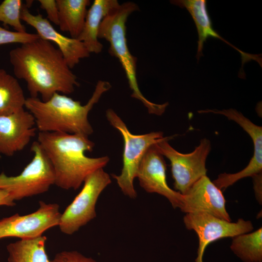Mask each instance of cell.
I'll return each instance as SVG.
<instances>
[{
	"instance_id": "1",
	"label": "cell",
	"mask_w": 262,
	"mask_h": 262,
	"mask_svg": "<svg viewBox=\"0 0 262 262\" xmlns=\"http://www.w3.org/2000/svg\"><path fill=\"white\" fill-rule=\"evenodd\" d=\"M15 77L25 81L30 97L45 101L56 93L68 95L79 86L77 76L62 53L51 42L40 37L9 52Z\"/></svg>"
},
{
	"instance_id": "2",
	"label": "cell",
	"mask_w": 262,
	"mask_h": 262,
	"mask_svg": "<svg viewBox=\"0 0 262 262\" xmlns=\"http://www.w3.org/2000/svg\"><path fill=\"white\" fill-rule=\"evenodd\" d=\"M37 141L52 165L54 184L63 189H78L88 175L103 168L109 161L107 156L91 158L85 155L95 146L86 135L39 132Z\"/></svg>"
},
{
	"instance_id": "3",
	"label": "cell",
	"mask_w": 262,
	"mask_h": 262,
	"mask_svg": "<svg viewBox=\"0 0 262 262\" xmlns=\"http://www.w3.org/2000/svg\"><path fill=\"white\" fill-rule=\"evenodd\" d=\"M111 88L107 81L99 80L94 91L84 105L66 95L56 93L47 101L38 98H26L24 107L33 116L39 132L82 134L93 132L88 114L103 93Z\"/></svg>"
},
{
	"instance_id": "4",
	"label": "cell",
	"mask_w": 262,
	"mask_h": 262,
	"mask_svg": "<svg viewBox=\"0 0 262 262\" xmlns=\"http://www.w3.org/2000/svg\"><path fill=\"white\" fill-rule=\"evenodd\" d=\"M138 10V5L133 2L120 4L102 20L98 37L109 43V53L117 58L121 64L132 91L131 97L141 101L149 114L161 115L164 112L168 103H154L143 95L136 77L137 59L131 54L127 45L126 23L129 16Z\"/></svg>"
},
{
	"instance_id": "5",
	"label": "cell",
	"mask_w": 262,
	"mask_h": 262,
	"mask_svg": "<svg viewBox=\"0 0 262 262\" xmlns=\"http://www.w3.org/2000/svg\"><path fill=\"white\" fill-rule=\"evenodd\" d=\"M106 116L110 124L117 129L124 140L123 166L120 175L112 174L122 193L131 198L137 196L133 181L137 177L141 162L152 146L165 140H170L176 135L164 137L161 131H153L144 134L131 133L117 114L111 109L106 111Z\"/></svg>"
},
{
	"instance_id": "6",
	"label": "cell",
	"mask_w": 262,
	"mask_h": 262,
	"mask_svg": "<svg viewBox=\"0 0 262 262\" xmlns=\"http://www.w3.org/2000/svg\"><path fill=\"white\" fill-rule=\"evenodd\" d=\"M31 150L33 158L19 174H0V189L8 191L14 201L45 193L54 184L52 165L37 141L32 144Z\"/></svg>"
},
{
	"instance_id": "7",
	"label": "cell",
	"mask_w": 262,
	"mask_h": 262,
	"mask_svg": "<svg viewBox=\"0 0 262 262\" xmlns=\"http://www.w3.org/2000/svg\"><path fill=\"white\" fill-rule=\"evenodd\" d=\"M83 183L80 192L61 213L58 226L66 234L74 233L96 217L98 198L111 180L103 168H99L88 175Z\"/></svg>"
},
{
	"instance_id": "8",
	"label": "cell",
	"mask_w": 262,
	"mask_h": 262,
	"mask_svg": "<svg viewBox=\"0 0 262 262\" xmlns=\"http://www.w3.org/2000/svg\"><path fill=\"white\" fill-rule=\"evenodd\" d=\"M168 140H164L155 146L170 162L174 188L184 195L196 181L206 175V161L211 149V142L203 138L193 151L184 154L172 147Z\"/></svg>"
},
{
	"instance_id": "9",
	"label": "cell",
	"mask_w": 262,
	"mask_h": 262,
	"mask_svg": "<svg viewBox=\"0 0 262 262\" xmlns=\"http://www.w3.org/2000/svg\"><path fill=\"white\" fill-rule=\"evenodd\" d=\"M183 222L188 229L194 230L198 238L197 257L195 262H203L207 246L211 243L224 238L233 237L253 229L250 221L239 218L231 222L206 213H186Z\"/></svg>"
},
{
	"instance_id": "10",
	"label": "cell",
	"mask_w": 262,
	"mask_h": 262,
	"mask_svg": "<svg viewBox=\"0 0 262 262\" xmlns=\"http://www.w3.org/2000/svg\"><path fill=\"white\" fill-rule=\"evenodd\" d=\"M39 204L38 209L33 213L25 215L16 213L0 220V239L34 238L42 235L46 230L58 226L61 216L59 205L43 201Z\"/></svg>"
},
{
	"instance_id": "11",
	"label": "cell",
	"mask_w": 262,
	"mask_h": 262,
	"mask_svg": "<svg viewBox=\"0 0 262 262\" xmlns=\"http://www.w3.org/2000/svg\"><path fill=\"white\" fill-rule=\"evenodd\" d=\"M155 145L150 147L145 154L136 178L141 187L147 192L160 194L166 197L174 208L180 209L183 204V195L168 186L166 165L164 156Z\"/></svg>"
},
{
	"instance_id": "12",
	"label": "cell",
	"mask_w": 262,
	"mask_h": 262,
	"mask_svg": "<svg viewBox=\"0 0 262 262\" xmlns=\"http://www.w3.org/2000/svg\"><path fill=\"white\" fill-rule=\"evenodd\" d=\"M182 195V212L186 213H206L231 221L221 190L207 175L199 179Z\"/></svg>"
},
{
	"instance_id": "13",
	"label": "cell",
	"mask_w": 262,
	"mask_h": 262,
	"mask_svg": "<svg viewBox=\"0 0 262 262\" xmlns=\"http://www.w3.org/2000/svg\"><path fill=\"white\" fill-rule=\"evenodd\" d=\"M36 130L33 116L24 108L0 115V153L11 156L22 150Z\"/></svg>"
},
{
	"instance_id": "14",
	"label": "cell",
	"mask_w": 262,
	"mask_h": 262,
	"mask_svg": "<svg viewBox=\"0 0 262 262\" xmlns=\"http://www.w3.org/2000/svg\"><path fill=\"white\" fill-rule=\"evenodd\" d=\"M20 18L34 28L41 38L54 43L62 53L70 69L90 53L82 42L77 38L66 36L57 32L50 22L40 14L34 15L26 5H22Z\"/></svg>"
},
{
	"instance_id": "15",
	"label": "cell",
	"mask_w": 262,
	"mask_h": 262,
	"mask_svg": "<svg viewBox=\"0 0 262 262\" xmlns=\"http://www.w3.org/2000/svg\"><path fill=\"white\" fill-rule=\"evenodd\" d=\"M170 2L181 8H185L192 16L196 24L198 33L197 50L196 57L197 61L203 56L202 50L204 43L207 38L212 37L219 39L232 47L240 53L242 61L241 69L244 65L251 60L257 61L258 55L244 52L237 48L221 37L214 30L212 22L207 8V0H174Z\"/></svg>"
},
{
	"instance_id": "16",
	"label": "cell",
	"mask_w": 262,
	"mask_h": 262,
	"mask_svg": "<svg viewBox=\"0 0 262 262\" xmlns=\"http://www.w3.org/2000/svg\"><path fill=\"white\" fill-rule=\"evenodd\" d=\"M120 4L117 0H95L88 10L82 31L77 39L83 43L88 52L99 53L103 48L98 33L102 20Z\"/></svg>"
},
{
	"instance_id": "17",
	"label": "cell",
	"mask_w": 262,
	"mask_h": 262,
	"mask_svg": "<svg viewBox=\"0 0 262 262\" xmlns=\"http://www.w3.org/2000/svg\"><path fill=\"white\" fill-rule=\"evenodd\" d=\"M59 10L61 31L68 32L71 37L77 38L83 29L89 0H56Z\"/></svg>"
},
{
	"instance_id": "18",
	"label": "cell",
	"mask_w": 262,
	"mask_h": 262,
	"mask_svg": "<svg viewBox=\"0 0 262 262\" xmlns=\"http://www.w3.org/2000/svg\"><path fill=\"white\" fill-rule=\"evenodd\" d=\"M213 113L226 116L238 124L250 136L254 145L253 155L246 166L253 174H258L262 171V127L256 125L241 113L234 109L222 110H213Z\"/></svg>"
},
{
	"instance_id": "19",
	"label": "cell",
	"mask_w": 262,
	"mask_h": 262,
	"mask_svg": "<svg viewBox=\"0 0 262 262\" xmlns=\"http://www.w3.org/2000/svg\"><path fill=\"white\" fill-rule=\"evenodd\" d=\"M47 237L24 239L7 246L8 262H51L46 251Z\"/></svg>"
},
{
	"instance_id": "20",
	"label": "cell",
	"mask_w": 262,
	"mask_h": 262,
	"mask_svg": "<svg viewBox=\"0 0 262 262\" xmlns=\"http://www.w3.org/2000/svg\"><path fill=\"white\" fill-rule=\"evenodd\" d=\"M26 99L17 79L0 68V115L24 108Z\"/></svg>"
},
{
	"instance_id": "21",
	"label": "cell",
	"mask_w": 262,
	"mask_h": 262,
	"mask_svg": "<svg viewBox=\"0 0 262 262\" xmlns=\"http://www.w3.org/2000/svg\"><path fill=\"white\" fill-rule=\"evenodd\" d=\"M232 252L244 262H262V229L232 237Z\"/></svg>"
},
{
	"instance_id": "22",
	"label": "cell",
	"mask_w": 262,
	"mask_h": 262,
	"mask_svg": "<svg viewBox=\"0 0 262 262\" xmlns=\"http://www.w3.org/2000/svg\"><path fill=\"white\" fill-rule=\"evenodd\" d=\"M22 5L20 0H4L0 4V21L13 27L16 32H26L20 18Z\"/></svg>"
},
{
	"instance_id": "23",
	"label": "cell",
	"mask_w": 262,
	"mask_h": 262,
	"mask_svg": "<svg viewBox=\"0 0 262 262\" xmlns=\"http://www.w3.org/2000/svg\"><path fill=\"white\" fill-rule=\"evenodd\" d=\"M39 38L37 33L10 31L0 26V45L11 43L23 44Z\"/></svg>"
},
{
	"instance_id": "24",
	"label": "cell",
	"mask_w": 262,
	"mask_h": 262,
	"mask_svg": "<svg viewBox=\"0 0 262 262\" xmlns=\"http://www.w3.org/2000/svg\"><path fill=\"white\" fill-rule=\"evenodd\" d=\"M51 262H98L77 251H63L56 254Z\"/></svg>"
},
{
	"instance_id": "25",
	"label": "cell",
	"mask_w": 262,
	"mask_h": 262,
	"mask_svg": "<svg viewBox=\"0 0 262 262\" xmlns=\"http://www.w3.org/2000/svg\"><path fill=\"white\" fill-rule=\"evenodd\" d=\"M40 7L47 13V19L50 22L59 24V10L55 0H39Z\"/></svg>"
},
{
	"instance_id": "26",
	"label": "cell",
	"mask_w": 262,
	"mask_h": 262,
	"mask_svg": "<svg viewBox=\"0 0 262 262\" xmlns=\"http://www.w3.org/2000/svg\"><path fill=\"white\" fill-rule=\"evenodd\" d=\"M254 189L255 191L256 198L259 203L261 204L262 201V173L257 174L253 177Z\"/></svg>"
},
{
	"instance_id": "27",
	"label": "cell",
	"mask_w": 262,
	"mask_h": 262,
	"mask_svg": "<svg viewBox=\"0 0 262 262\" xmlns=\"http://www.w3.org/2000/svg\"><path fill=\"white\" fill-rule=\"evenodd\" d=\"M15 201L8 191L0 189V206H14Z\"/></svg>"
}]
</instances>
